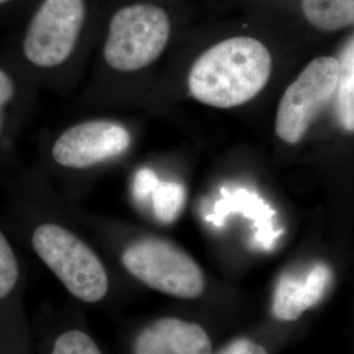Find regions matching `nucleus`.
<instances>
[{"instance_id": "obj_1", "label": "nucleus", "mask_w": 354, "mask_h": 354, "mask_svg": "<svg viewBox=\"0 0 354 354\" xmlns=\"http://www.w3.org/2000/svg\"><path fill=\"white\" fill-rule=\"evenodd\" d=\"M87 13L86 0H41L13 64L33 84L64 89L75 80Z\"/></svg>"}, {"instance_id": "obj_2", "label": "nucleus", "mask_w": 354, "mask_h": 354, "mask_svg": "<svg viewBox=\"0 0 354 354\" xmlns=\"http://www.w3.org/2000/svg\"><path fill=\"white\" fill-rule=\"evenodd\" d=\"M272 74V55L252 37L225 39L203 53L190 68V95L205 105L230 109L254 99Z\"/></svg>"}, {"instance_id": "obj_3", "label": "nucleus", "mask_w": 354, "mask_h": 354, "mask_svg": "<svg viewBox=\"0 0 354 354\" xmlns=\"http://www.w3.org/2000/svg\"><path fill=\"white\" fill-rule=\"evenodd\" d=\"M171 21L165 10L150 3L129 4L114 12L102 49V62L117 74H136L165 53Z\"/></svg>"}, {"instance_id": "obj_4", "label": "nucleus", "mask_w": 354, "mask_h": 354, "mask_svg": "<svg viewBox=\"0 0 354 354\" xmlns=\"http://www.w3.org/2000/svg\"><path fill=\"white\" fill-rule=\"evenodd\" d=\"M32 245L77 299L93 304L105 297L109 282L102 260L71 230L54 222L41 223L32 234Z\"/></svg>"}, {"instance_id": "obj_5", "label": "nucleus", "mask_w": 354, "mask_h": 354, "mask_svg": "<svg viewBox=\"0 0 354 354\" xmlns=\"http://www.w3.org/2000/svg\"><path fill=\"white\" fill-rule=\"evenodd\" d=\"M127 272L155 290L194 299L203 294L205 277L198 264L176 244L160 238L131 241L122 252Z\"/></svg>"}, {"instance_id": "obj_6", "label": "nucleus", "mask_w": 354, "mask_h": 354, "mask_svg": "<svg viewBox=\"0 0 354 354\" xmlns=\"http://www.w3.org/2000/svg\"><path fill=\"white\" fill-rule=\"evenodd\" d=\"M133 143L124 124L91 118L74 122L58 131L50 140L46 159L64 172H87L125 155Z\"/></svg>"}, {"instance_id": "obj_7", "label": "nucleus", "mask_w": 354, "mask_h": 354, "mask_svg": "<svg viewBox=\"0 0 354 354\" xmlns=\"http://www.w3.org/2000/svg\"><path fill=\"white\" fill-rule=\"evenodd\" d=\"M340 74L339 61L333 57H319L285 89L276 115V134L279 140L299 143L317 114L336 95Z\"/></svg>"}, {"instance_id": "obj_8", "label": "nucleus", "mask_w": 354, "mask_h": 354, "mask_svg": "<svg viewBox=\"0 0 354 354\" xmlns=\"http://www.w3.org/2000/svg\"><path fill=\"white\" fill-rule=\"evenodd\" d=\"M332 273L327 264L317 263L304 274L283 273L274 288L272 313L281 322H294L326 295Z\"/></svg>"}, {"instance_id": "obj_9", "label": "nucleus", "mask_w": 354, "mask_h": 354, "mask_svg": "<svg viewBox=\"0 0 354 354\" xmlns=\"http://www.w3.org/2000/svg\"><path fill=\"white\" fill-rule=\"evenodd\" d=\"M134 354H213V348L201 326L177 317H163L137 336Z\"/></svg>"}, {"instance_id": "obj_10", "label": "nucleus", "mask_w": 354, "mask_h": 354, "mask_svg": "<svg viewBox=\"0 0 354 354\" xmlns=\"http://www.w3.org/2000/svg\"><path fill=\"white\" fill-rule=\"evenodd\" d=\"M30 86H35L13 61L0 59V149L10 146L29 111Z\"/></svg>"}, {"instance_id": "obj_11", "label": "nucleus", "mask_w": 354, "mask_h": 354, "mask_svg": "<svg viewBox=\"0 0 354 354\" xmlns=\"http://www.w3.org/2000/svg\"><path fill=\"white\" fill-rule=\"evenodd\" d=\"M306 20L323 32L354 26V0H302Z\"/></svg>"}, {"instance_id": "obj_12", "label": "nucleus", "mask_w": 354, "mask_h": 354, "mask_svg": "<svg viewBox=\"0 0 354 354\" xmlns=\"http://www.w3.org/2000/svg\"><path fill=\"white\" fill-rule=\"evenodd\" d=\"M340 74L336 89V115L340 127L354 133V37L344 46L340 57Z\"/></svg>"}, {"instance_id": "obj_13", "label": "nucleus", "mask_w": 354, "mask_h": 354, "mask_svg": "<svg viewBox=\"0 0 354 354\" xmlns=\"http://www.w3.org/2000/svg\"><path fill=\"white\" fill-rule=\"evenodd\" d=\"M152 207L162 223H171L181 213L185 193L176 183H159L152 192Z\"/></svg>"}, {"instance_id": "obj_14", "label": "nucleus", "mask_w": 354, "mask_h": 354, "mask_svg": "<svg viewBox=\"0 0 354 354\" xmlns=\"http://www.w3.org/2000/svg\"><path fill=\"white\" fill-rule=\"evenodd\" d=\"M19 279V264L12 247L0 230V299L13 290Z\"/></svg>"}, {"instance_id": "obj_15", "label": "nucleus", "mask_w": 354, "mask_h": 354, "mask_svg": "<svg viewBox=\"0 0 354 354\" xmlns=\"http://www.w3.org/2000/svg\"><path fill=\"white\" fill-rule=\"evenodd\" d=\"M51 354H102V352L87 333L70 330L57 339Z\"/></svg>"}, {"instance_id": "obj_16", "label": "nucleus", "mask_w": 354, "mask_h": 354, "mask_svg": "<svg viewBox=\"0 0 354 354\" xmlns=\"http://www.w3.org/2000/svg\"><path fill=\"white\" fill-rule=\"evenodd\" d=\"M160 181L149 169H142L136 177V184H134V194L137 200L140 203H145L149 196H151L152 192L158 187Z\"/></svg>"}, {"instance_id": "obj_17", "label": "nucleus", "mask_w": 354, "mask_h": 354, "mask_svg": "<svg viewBox=\"0 0 354 354\" xmlns=\"http://www.w3.org/2000/svg\"><path fill=\"white\" fill-rule=\"evenodd\" d=\"M218 354H266V351L260 344L245 337H241L230 342Z\"/></svg>"}, {"instance_id": "obj_18", "label": "nucleus", "mask_w": 354, "mask_h": 354, "mask_svg": "<svg viewBox=\"0 0 354 354\" xmlns=\"http://www.w3.org/2000/svg\"><path fill=\"white\" fill-rule=\"evenodd\" d=\"M15 0H0V7H3V6H7V4H10V3H12Z\"/></svg>"}]
</instances>
